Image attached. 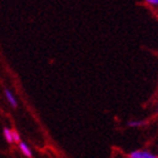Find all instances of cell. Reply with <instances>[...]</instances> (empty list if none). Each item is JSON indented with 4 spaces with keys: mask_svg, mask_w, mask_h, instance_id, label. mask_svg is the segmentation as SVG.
<instances>
[{
    "mask_svg": "<svg viewBox=\"0 0 158 158\" xmlns=\"http://www.w3.org/2000/svg\"><path fill=\"white\" fill-rule=\"evenodd\" d=\"M130 158H157L155 155L150 154L149 152H141V150H137L130 154Z\"/></svg>",
    "mask_w": 158,
    "mask_h": 158,
    "instance_id": "1",
    "label": "cell"
},
{
    "mask_svg": "<svg viewBox=\"0 0 158 158\" xmlns=\"http://www.w3.org/2000/svg\"><path fill=\"white\" fill-rule=\"evenodd\" d=\"M19 149H20V152H23L25 156H27V157H32V152H31V149L28 148V146H27L26 143H24V142L20 141Z\"/></svg>",
    "mask_w": 158,
    "mask_h": 158,
    "instance_id": "2",
    "label": "cell"
},
{
    "mask_svg": "<svg viewBox=\"0 0 158 158\" xmlns=\"http://www.w3.org/2000/svg\"><path fill=\"white\" fill-rule=\"evenodd\" d=\"M5 94H6L7 98H8L9 103L11 104V106L13 107H17V101L15 99V97H14V95L11 94V92H10L9 89H5Z\"/></svg>",
    "mask_w": 158,
    "mask_h": 158,
    "instance_id": "3",
    "label": "cell"
},
{
    "mask_svg": "<svg viewBox=\"0 0 158 158\" xmlns=\"http://www.w3.org/2000/svg\"><path fill=\"white\" fill-rule=\"evenodd\" d=\"M3 135H5V138H6L7 142H9V143H11V142H13L11 130H10L9 128H5V130H3Z\"/></svg>",
    "mask_w": 158,
    "mask_h": 158,
    "instance_id": "4",
    "label": "cell"
},
{
    "mask_svg": "<svg viewBox=\"0 0 158 158\" xmlns=\"http://www.w3.org/2000/svg\"><path fill=\"white\" fill-rule=\"evenodd\" d=\"M11 137H13V142H17V143H19L20 142V137L17 131L13 130V131H11Z\"/></svg>",
    "mask_w": 158,
    "mask_h": 158,
    "instance_id": "5",
    "label": "cell"
},
{
    "mask_svg": "<svg viewBox=\"0 0 158 158\" xmlns=\"http://www.w3.org/2000/svg\"><path fill=\"white\" fill-rule=\"evenodd\" d=\"M143 124H145V122H140V121H130L128 123L129 127H141Z\"/></svg>",
    "mask_w": 158,
    "mask_h": 158,
    "instance_id": "6",
    "label": "cell"
},
{
    "mask_svg": "<svg viewBox=\"0 0 158 158\" xmlns=\"http://www.w3.org/2000/svg\"><path fill=\"white\" fill-rule=\"evenodd\" d=\"M147 3H149V5H152V6H157L158 0H148V1H147Z\"/></svg>",
    "mask_w": 158,
    "mask_h": 158,
    "instance_id": "7",
    "label": "cell"
}]
</instances>
